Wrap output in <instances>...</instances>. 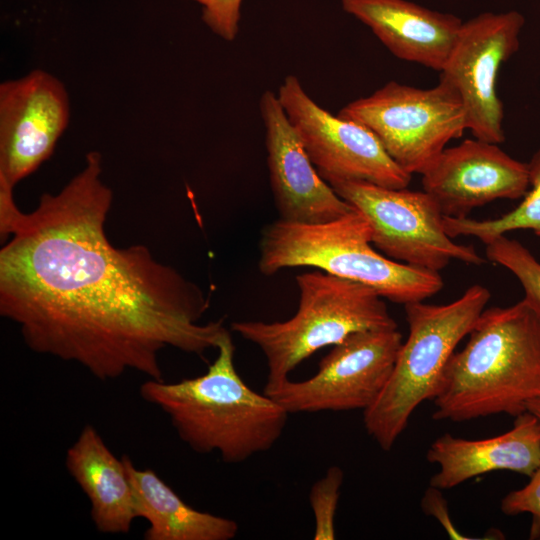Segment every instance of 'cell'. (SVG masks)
I'll list each match as a JSON object with an SVG mask.
<instances>
[{"instance_id":"44dd1931","label":"cell","mask_w":540,"mask_h":540,"mask_svg":"<svg viewBox=\"0 0 540 540\" xmlns=\"http://www.w3.org/2000/svg\"><path fill=\"white\" fill-rule=\"evenodd\" d=\"M343 479L342 469L331 466L311 487L309 501L314 516V540L336 538L335 515Z\"/></svg>"},{"instance_id":"ba28073f","label":"cell","mask_w":540,"mask_h":540,"mask_svg":"<svg viewBox=\"0 0 540 540\" xmlns=\"http://www.w3.org/2000/svg\"><path fill=\"white\" fill-rule=\"evenodd\" d=\"M328 184L365 216L371 226L372 244L386 257L435 272L451 260L485 263L473 246L458 244L447 234L443 213L424 190L356 180H332Z\"/></svg>"},{"instance_id":"2e32d148","label":"cell","mask_w":540,"mask_h":540,"mask_svg":"<svg viewBox=\"0 0 540 540\" xmlns=\"http://www.w3.org/2000/svg\"><path fill=\"white\" fill-rule=\"evenodd\" d=\"M426 458L439 466L430 486L440 490L494 471L529 477L540 465V423L526 411L515 417L510 430L494 437L470 440L445 433L430 445Z\"/></svg>"},{"instance_id":"3957f363","label":"cell","mask_w":540,"mask_h":540,"mask_svg":"<svg viewBox=\"0 0 540 540\" xmlns=\"http://www.w3.org/2000/svg\"><path fill=\"white\" fill-rule=\"evenodd\" d=\"M468 335L444 369L433 419L526 412L540 396V323L528 304L484 309Z\"/></svg>"},{"instance_id":"ac0fdd59","label":"cell","mask_w":540,"mask_h":540,"mask_svg":"<svg viewBox=\"0 0 540 540\" xmlns=\"http://www.w3.org/2000/svg\"><path fill=\"white\" fill-rule=\"evenodd\" d=\"M121 459L137 516L149 523L145 540H231L236 537L239 530L236 521L194 509L153 470L136 468L127 455Z\"/></svg>"},{"instance_id":"ffe728a7","label":"cell","mask_w":540,"mask_h":540,"mask_svg":"<svg viewBox=\"0 0 540 540\" xmlns=\"http://www.w3.org/2000/svg\"><path fill=\"white\" fill-rule=\"evenodd\" d=\"M489 261L503 266L520 282L523 300L540 323V262L519 241L500 236L486 244Z\"/></svg>"},{"instance_id":"d6986e66","label":"cell","mask_w":540,"mask_h":540,"mask_svg":"<svg viewBox=\"0 0 540 540\" xmlns=\"http://www.w3.org/2000/svg\"><path fill=\"white\" fill-rule=\"evenodd\" d=\"M527 164L530 187L515 209L498 218L488 220L444 216L443 222L447 234L453 239L461 235L473 236L485 245L515 230H532L540 237V148Z\"/></svg>"},{"instance_id":"5bb4252c","label":"cell","mask_w":540,"mask_h":540,"mask_svg":"<svg viewBox=\"0 0 540 540\" xmlns=\"http://www.w3.org/2000/svg\"><path fill=\"white\" fill-rule=\"evenodd\" d=\"M259 111L265 127L270 186L280 219L315 224L352 212L355 208L318 173L277 94L263 92Z\"/></svg>"},{"instance_id":"6da1fadb","label":"cell","mask_w":540,"mask_h":540,"mask_svg":"<svg viewBox=\"0 0 540 540\" xmlns=\"http://www.w3.org/2000/svg\"><path fill=\"white\" fill-rule=\"evenodd\" d=\"M102 157L23 213L0 183V314L34 352L76 362L99 380L128 370L163 380L159 353L202 355L228 332L205 324L201 288L158 262L144 245L117 248L105 233L112 191Z\"/></svg>"},{"instance_id":"277c9868","label":"cell","mask_w":540,"mask_h":540,"mask_svg":"<svg viewBox=\"0 0 540 540\" xmlns=\"http://www.w3.org/2000/svg\"><path fill=\"white\" fill-rule=\"evenodd\" d=\"M372 245L371 226L356 209L325 223L278 219L262 230L258 267L267 276L289 267H313L369 286L404 305L424 301L442 289L439 272L390 259Z\"/></svg>"},{"instance_id":"7c38bea8","label":"cell","mask_w":540,"mask_h":540,"mask_svg":"<svg viewBox=\"0 0 540 540\" xmlns=\"http://www.w3.org/2000/svg\"><path fill=\"white\" fill-rule=\"evenodd\" d=\"M70 119L69 96L35 69L0 84V178L13 187L51 157Z\"/></svg>"},{"instance_id":"9a60e30c","label":"cell","mask_w":540,"mask_h":540,"mask_svg":"<svg viewBox=\"0 0 540 540\" xmlns=\"http://www.w3.org/2000/svg\"><path fill=\"white\" fill-rule=\"evenodd\" d=\"M397 58L441 71L463 21L407 0H341Z\"/></svg>"},{"instance_id":"cb8c5ba5","label":"cell","mask_w":540,"mask_h":540,"mask_svg":"<svg viewBox=\"0 0 540 540\" xmlns=\"http://www.w3.org/2000/svg\"><path fill=\"white\" fill-rule=\"evenodd\" d=\"M423 512L427 515L433 516L443 526L447 534L452 539H476L472 537H466L462 534L449 515L448 504L443 497L441 490L430 486L424 493L421 501Z\"/></svg>"},{"instance_id":"7a4b0ae2","label":"cell","mask_w":540,"mask_h":540,"mask_svg":"<svg viewBox=\"0 0 540 540\" xmlns=\"http://www.w3.org/2000/svg\"><path fill=\"white\" fill-rule=\"evenodd\" d=\"M216 349L217 357L204 374L173 383L149 378L139 392L168 415L179 438L193 451L217 452L223 462L238 464L270 450L289 413L242 380L229 331Z\"/></svg>"},{"instance_id":"8992f818","label":"cell","mask_w":540,"mask_h":540,"mask_svg":"<svg viewBox=\"0 0 540 540\" xmlns=\"http://www.w3.org/2000/svg\"><path fill=\"white\" fill-rule=\"evenodd\" d=\"M490 297L486 287L475 284L448 304L418 301L404 305L408 338L380 396L363 411L364 427L382 450L393 447L422 402L435 398L450 357Z\"/></svg>"},{"instance_id":"52a82bcc","label":"cell","mask_w":540,"mask_h":540,"mask_svg":"<svg viewBox=\"0 0 540 540\" xmlns=\"http://www.w3.org/2000/svg\"><path fill=\"white\" fill-rule=\"evenodd\" d=\"M338 115L367 127L411 175L422 174L449 141L467 130L458 93L440 79L427 89L389 81L369 96L348 103Z\"/></svg>"},{"instance_id":"9c48e42d","label":"cell","mask_w":540,"mask_h":540,"mask_svg":"<svg viewBox=\"0 0 540 540\" xmlns=\"http://www.w3.org/2000/svg\"><path fill=\"white\" fill-rule=\"evenodd\" d=\"M402 343L398 328L352 333L321 359L312 377L288 379L265 394L289 414L365 411L386 386Z\"/></svg>"},{"instance_id":"8fae6325","label":"cell","mask_w":540,"mask_h":540,"mask_svg":"<svg viewBox=\"0 0 540 540\" xmlns=\"http://www.w3.org/2000/svg\"><path fill=\"white\" fill-rule=\"evenodd\" d=\"M524 24V16L515 10L484 12L463 22L440 71V80L458 93L474 138L496 144L505 140L497 78L519 49Z\"/></svg>"},{"instance_id":"4fadbf2b","label":"cell","mask_w":540,"mask_h":540,"mask_svg":"<svg viewBox=\"0 0 540 540\" xmlns=\"http://www.w3.org/2000/svg\"><path fill=\"white\" fill-rule=\"evenodd\" d=\"M421 175L423 190L455 218L498 199L522 198L530 187L527 163L477 138L446 147Z\"/></svg>"},{"instance_id":"d4e9b609","label":"cell","mask_w":540,"mask_h":540,"mask_svg":"<svg viewBox=\"0 0 540 540\" xmlns=\"http://www.w3.org/2000/svg\"><path fill=\"white\" fill-rule=\"evenodd\" d=\"M527 411L532 413L540 423V396L531 400L527 405Z\"/></svg>"},{"instance_id":"603a6c76","label":"cell","mask_w":540,"mask_h":540,"mask_svg":"<svg viewBox=\"0 0 540 540\" xmlns=\"http://www.w3.org/2000/svg\"><path fill=\"white\" fill-rule=\"evenodd\" d=\"M202 7V20L225 41H233L239 31L242 0H190Z\"/></svg>"},{"instance_id":"5b68a950","label":"cell","mask_w":540,"mask_h":540,"mask_svg":"<svg viewBox=\"0 0 540 540\" xmlns=\"http://www.w3.org/2000/svg\"><path fill=\"white\" fill-rule=\"evenodd\" d=\"M299 305L285 321H240L232 330L258 346L267 363L264 393L281 386L305 359L364 330L398 328L374 289L321 270L296 277Z\"/></svg>"},{"instance_id":"30bf717a","label":"cell","mask_w":540,"mask_h":540,"mask_svg":"<svg viewBox=\"0 0 540 540\" xmlns=\"http://www.w3.org/2000/svg\"><path fill=\"white\" fill-rule=\"evenodd\" d=\"M277 97L320 176L406 188L411 174L386 152L367 127L320 107L295 75L279 86Z\"/></svg>"},{"instance_id":"e0dca14e","label":"cell","mask_w":540,"mask_h":540,"mask_svg":"<svg viewBox=\"0 0 540 540\" xmlns=\"http://www.w3.org/2000/svg\"><path fill=\"white\" fill-rule=\"evenodd\" d=\"M65 465L90 502V515L102 533H128L138 518L132 488L122 459L87 424L68 448Z\"/></svg>"},{"instance_id":"7402d4cb","label":"cell","mask_w":540,"mask_h":540,"mask_svg":"<svg viewBox=\"0 0 540 540\" xmlns=\"http://www.w3.org/2000/svg\"><path fill=\"white\" fill-rule=\"evenodd\" d=\"M522 488L509 492L501 501V511L509 516L529 513L530 539H540V465Z\"/></svg>"}]
</instances>
